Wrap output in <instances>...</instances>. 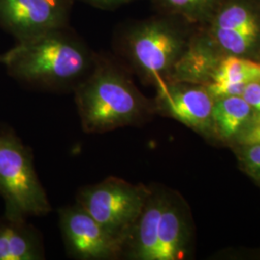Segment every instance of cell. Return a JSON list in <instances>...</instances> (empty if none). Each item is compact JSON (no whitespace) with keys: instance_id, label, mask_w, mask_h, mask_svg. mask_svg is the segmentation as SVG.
<instances>
[{"instance_id":"10","label":"cell","mask_w":260,"mask_h":260,"mask_svg":"<svg viewBox=\"0 0 260 260\" xmlns=\"http://www.w3.org/2000/svg\"><path fill=\"white\" fill-rule=\"evenodd\" d=\"M155 260H179L185 256L188 225L181 202L165 191L163 206L158 217Z\"/></svg>"},{"instance_id":"14","label":"cell","mask_w":260,"mask_h":260,"mask_svg":"<svg viewBox=\"0 0 260 260\" xmlns=\"http://www.w3.org/2000/svg\"><path fill=\"white\" fill-rule=\"evenodd\" d=\"M212 81L246 85L260 82V63L241 56H228L219 62Z\"/></svg>"},{"instance_id":"13","label":"cell","mask_w":260,"mask_h":260,"mask_svg":"<svg viewBox=\"0 0 260 260\" xmlns=\"http://www.w3.org/2000/svg\"><path fill=\"white\" fill-rule=\"evenodd\" d=\"M253 113L250 104L241 95L220 98L214 103L212 121L220 135L230 139L238 135Z\"/></svg>"},{"instance_id":"6","label":"cell","mask_w":260,"mask_h":260,"mask_svg":"<svg viewBox=\"0 0 260 260\" xmlns=\"http://www.w3.org/2000/svg\"><path fill=\"white\" fill-rule=\"evenodd\" d=\"M58 214L66 251L72 258L122 259L124 242L106 231L78 204L64 206Z\"/></svg>"},{"instance_id":"20","label":"cell","mask_w":260,"mask_h":260,"mask_svg":"<svg viewBox=\"0 0 260 260\" xmlns=\"http://www.w3.org/2000/svg\"><path fill=\"white\" fill-rule=\"evenodd\" d=\"M102 9H114L133 0H82Z\"/></svg>"},{"instance_id":"1","label":"cell","mask_w":260,"mask_h":260,"mask_svg":"<svg viewBox=\"0 0 260 260\" xmlns=\"http://www.w3.org/2000/svg\"><path fill=\"white\" fill-rule=\"evenodd\" d=\"M98 54L68 26L19 42L7 51L11 77L51 92H74L94 66Z\"/></svg>"},{"instance_id":"21","label":"cell","mask_w":260,"mask_h":260,"mask_svg":"<svg viewBox=\"0 0 260 260\" xmlns=\"http://www.w3.org/2000/svg\"><path fill=\"white\" fill-rule=\"evenodd\" d=\"M6 59H7V52L4 53V54H0V64H3L6 62Z\"/></svg>"},{"instance_id":"2","label":"cell","mask_w":260,"mask_h":260,"mask_svg":"<svg viewBox=\"0 0 260 260\" xmlns=\"http://www.w3.org/2000/svg\"><path fill=\"white\" fill-rule=\"evenodd\" d=\"M74 93L82 129L88 134L137 125L152 110L128 70L115 57L98 54L91 73Z\"/></svg>"},{"instance_id":"15","label":"cell","mask_w":260,"mask_h":260,"mask_svg":"<svg viewBox=\"0 0 260 260\" xmlns=\"http://www.w3.org/2000/svg\"><path fill=\"white\" fill-rule=\"evenodd\" d=\"M157 2L169 14L189 21L204 20L222 6V0H157Z\"/></svg>"},{"instance_id":"3","label":"cell","mask_w":260,"mask_h":260,"mask_svg":"<svg viewBox=\"0 0 260 260\" xmlns=\"http://www.w3.org/2000/svg\"><path fill=\"white\" fill-rule=\"evenodd\" d=\"M188 41L182 29L166 19L131 25L115 42L117 59L145 80L163 87L184 52Z\"/></svg>"},{"instance_id":"19","label":"cell","mask_w":260,"mask_h":260,"mask_svg":"<svg viewBox=\"0 0 260 260\" xmlns=\"http://www.w3.org/2000/svg\"><path fill=\"white\" fill-rule=\"evenodd\" d=\"M241 96L250 104L255 114L260 115V82L248 84Z\"/></svg>"},{"instance_id":"18","label":"cell","mask_w":260,"mask_h":260,"mask_svg":"<svg viewBox=\"0 0 260 260\" xmlns=\"http://www.w3.org/2000/svg\"><path fill=\"white\" fill-rule=\"evenodd\" d=\"M246 84L231 83V82H216L212 81L209 84L207 91L213 98H225V96H237L242 95Z\"/></svg>"},{"instance_id":"12","label":"cell","mask_w":260,"mask_h":260,"mask_svg":"<svg viewBox=\"0 0 260 260\" xmlns=\"http://www.w3.org/2000/svg\"><path fill=\"white\" fill-rule=\"evenodd\" d=\"M218 60L205 39L198 38L188 42L184 52L177 61L169 81L198 84L211 78L218 67Z\"/></svg>"},{"instance_id":"17","label":"cell","mask_w":260,"mask_h":260,"mask_svg":"<svg viewBox=\"0 0 260 260\" xmlns=\"http://www.w3.org/2000/svg\"><path fill=\"white\" fill-rule=\"evenodd\" d=\"M240 145H260V115H253L237 135Z\"/></svg>"},{"instance_id":"8","label":"cell","mask_w":260,"mask_h":260,"mask_svg":"<svg viewBox=\"0 0 260 260\" xmlns=\"http://www.w3.org/2000/svg\"><path fill=\"white\" fill-rule=\"evenodd\" d=\"M212 35L217 45L231 55L248 54L260 37V18L243 0L228 2L216 11Z\"/></svg>"},{"instance_id":"9","label":"cell","mask_w":260,"mask_h":260,"mask_svg":"<svg viewBox=\"0 0 260 260\" xmlns=\"http://www.w3.org/2000/svg\"><path fill=\"white\" fill-rule=\"evenodd\" d=\"M157 90L156 110L166 116L196 130L212 121L214 98L207 90L182 81H168Z\"/></svg>"},{"instance_id":"16","label":"cell","mask_w":260,"mask_h":260,"mask_svg":"<svg viewBox=\"0 0 260 260\" xmlns=\"http://www.w3.org/2000/svg\"><path fill=\"white\" fill-rule=\"evenodd\" d=\"M238 156L245 170L260 180V145H241Z\"/></svg>"},{"instance_id":"11","label":"cell","mask_w":260,"mask_h":260,"mask_svg":"<svg viewBox=\"0 0 260 260\" xmlns=\"http://www.w3.org/2000/svg\"><path fill=\"white\" fill-rule=\"evenodd\" d=\"M46 258L43 235L27 221L0 217V260Z\"/></svg>"},{"instance_id":"7","label":"cell","mask_w":260,"mask_h":260,"mask_svg":"<svg viewBox=\"0 0 260 260\" xmlns=\"http://www.w3.org/2000/svg\"><path fill=\"white\" fill-rule=\"evenodd\" d=\"M73 0H0V24L18 43L68 26Z\"/></svg>"},{"instance_id":"5","label":"cell","mask_w":260,"mask_h":260,"mask_svg":"<svg viewBox=\"0 0 260 260\" xmlns=\"http://www.w3.org/2000/svg\"><path fill=\"white\" fill-rule=\"evenodd\" d=\"M149 194V188L145 186L109 177L81 187L76 194V204L112 235L124 242L139 218Z\"/></svg>"},{"instance_id":"4","label":"cell","mask_w":260,"mask_h":260,"mask_svg":"<svg viewBox=\"0 0 260 260\" xmlns=\"http://www.w3.org/2000/svg\"><path fill=\"white\" fill-rule=\"evenodd\" d=\"M0 197L4 216L12 220L27 221L52 210L38 177L32 149L3 122H0Z\"/></svg>"}]
</instances>
